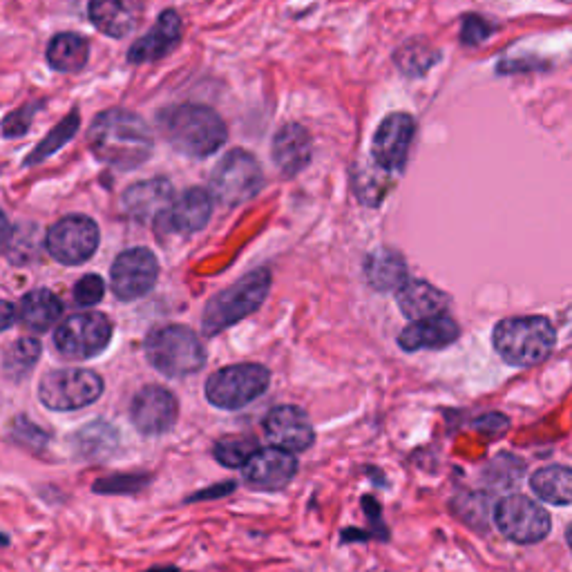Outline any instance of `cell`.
I'll return each instance as SVG.
<instances>
[{
    "label": "cell",
    "mask_w": 572,
    "mask_h": 572,
    "mask_svg": "<svg viewBox=\"0 0 572 572\" xmlns=\"http://www.w3.org/2000/svg\"><path fill=\"white\" fill-rule=\"evenodd\" d=\"M88 143L94 157L119 170H135L146 164L155 148L146 121L121 108L101 112L92 121Z\"/></svg>",
    "instance_id": "cell-1"
},
{
    "label": "cell",
    "mask_w": 572,
    "mask_h": 572,
    "mask_svg": "<svg viewBox=\"0 0 572 572\" xmlns=\"http://www.w3.org/2000/svg\"><path fill=\"white\" fill-rule=\"evenodd\" d=\"M164 139L177 152L193 159L211 157L226 143V123L215 110L199 103H181L159 114Z\"/></svg>",
    "instance_id": "cell-2"
},
{
    "label": "cell",
    "mask_w": 572,
    "mask_h": 572,
    "mask_svg": "<svg viewBox=\"0 0 572 572\" xmlns=\"http://www.w3.org/2000/svg\"><path fill=\"white\" fill-rule=\"evenodd\" d=\"M492 345L508 365L535 367L552 354L557 345V331L543 316L508 318L494 327Z\"/></svg>",
    "instance_id": "cell-3"
},
{
    "label": "cell",
    "mask_w": 572,
    "mask_h": 572,
    "mask_svg": "<svg viewBox=\"0 0 572 572\" xmlns=\"http://www.w3.org/2000/svg\"><path fill=\"white\" fill-rule=\"evenodd\" d=\"M146 358L161 376L186 378L202 371L206 349L197 333L184 324H168L146 338Z\"/></svg>",
    "instance_id": "cell-4"
},
{
    "label": "cell",
    "mask_w": 572,
    "mask_h": 572,
    "mask_svg": "<svg viewBox=\"0 0 572 572\" xmlns=\"http://www.w3.org/2000/svg\"><path fill=\"white\" fill-rule=\"evenodd\" d=\"M269 289L271 273L266 269H255L249 275H244L240 282L217 293L204 309L202 329L206 336H217V333L249 318L251 313L262 307Z\"/></svg>",
    "instance_id": "cell-5"
},
{
    "label": "cell",
    "mask_w": 572,
    "mask_h": 572,
    "mask_svg": "<svg viewBox=\"0 0 572 572\" xmlns=\"http://www.w3.org/2000/svg\"><path fill=\"white\" fill-rule=\"evenodd\" d=\"M271 385V371L255 362H242V365H228L217 369L206 380V400L217 409L235 412L246 405L255 403L266 394Z\"/></svg>",
    "instance_id": "cell-6"
},
{
    "label": "cell",
    "mask_w": 572,
    "mask_h": 572,
    "mask_svg": "<svg viewBox=\"0 0 572 572\" xmlns=\"http://www.w3.org/2000/svg\"><path fill=\"white\" fill-rule=\"evenodd\" d=\"M103 378L92 369H54L38 380V400L52 412H76L103 396Z\"/></svg>",
    "instance_id": "cell-7"
},
{
    "label": "cell",
    "mask_w": 572,
    "mask_h": 572,
    "mask_svg": "<svg viewBox=\"0 0 572 572\" xmlns=\"http://www.w3.org/2000/svg\"><path fill=\"white\" fill-rule=\"evenodd\" d=\"M264 186L260 161L251 152L237 148L215 166L211 177V195L222 206H240L249 202Z\"/></svg>",
    "instance_id": "cell-8"
},
{
    "label": "cell",
    "mask_w": 572,
    "mask_h": 572,
    "mask_svg": "<svg viewBox=\"0 0 572 572\" xmlns=\"http://www.w3.org/2000/svg\"><path fill=\"white\" fill-rule=\"evenodd\" d=\"M112 340V322L103 313H76L54 331V347L68 360L101 356Z\"/></svg>",
    "instance_id": "cell-9"
},
{
    "label": "cell",
    "mask_w": 572,
    "mask_h": 572,
    "mask_svg": "<svg viewBox=\"0 0 572 572\" xmlns=\"http://www.w3.org/2000/svg\"><path fill=\"white\" fill-rule=\"evenodd\" d=\"M494 526L510 541L530 546V543H539L550 535L552 519L543 505L532 501L526 494H510L494 508Z\"/></svg>",
    "instance_id": "cell-10"
},
{
    "label": "cell",
    "mask_w": 572,
    "mask_h": 572,
    "mask_svg": "<svg viewBox=\"0 0 572 572\" xmlns=\"http://www.w3.org/2000/svg\"><path fill=\"white\" fill-rule=\"evenodd\" d=\"M45 246L61 264H83L99 249V226L85 215L63 217L50 228Z\"/></svg>",
    "instance_id": "cell-11"
},
{
    "label": "cell",
    "mask_w": 572,
    "mask_h": 572,
    "mask_svg": "<svg viewBox=\"0 0 572 572\" xmlns=\"http://www.w3.org/2000/svg\"><path fill=\"white\" fill-rule=\"evenodd\" d=\"M130 421L143 436L168 434L179 421V403L170 389L146 385L130 403Z\"/></svg>",
    "instance_id": "cell-12"
},
{
    "label": "cell",
    "mask_w": 572,
    "mask_h": 572,
    "mask_svg": "<svg viewBox=\"0 0 572 572\" xmlns=\"http://www.w3.org/2000/svg\"><path fill=\"white\" fill-rule=\"evenodd\" d=\"M159 264L148 249H130L112 264L110 286L121 302L139 300L157 284Z\"/></svg>",
    "instance_id": "cell-13"
},
{
    "label": "cell",
    "mask_w": 572,
    "mask_h": 572,
    "mask_svg": "<svg viewBox=\"0 0 572 572\" xmlns=\"http://www.w3.org/2000/svg\"><path fill=\"white\" fill-rule=\"evenodd\" d=\"M264 434L273 447L300 454L316 443V429L309 414L298 405H278L264 416Z\"/></svg>",
    "instance_id": "cell-14"
},
{
    "label": "cell",
    "mask_w": 572,
    "mask_h": 572,
    "mask_svg": "<svg viewBox=\"0 0 572 572\" xmlns=\"http://www.w3.org/2000/svg\"><path fill=\"white\" fill-rule=\"evenodd\" d=\"M416 123L405 112H396L385 117L374 135V161L387 173H400L409 157V146L414 141Z\"/></svg>",
    "instance_id": "cell-15"
},
{
    "label": "cell",
    "mask_w": 572,
    "mask_h": 572,
    "mask_svg": "<svg viewBox=\"0 0 572 572\" xmlns=\"http://www.w3.org/2000/svg\"><path fill=\"white\" fill-rule=\"evenodd\" d=\"M298 474L295 454L280 447H262L253 459L244 465V483L257 492H280Z\"/></svg>",
    "instance_id": "cell-16"
},
{
    "label": "cell",
    "mask_w": 572,
    "mask_h": 572,
    "mask_svg": "<svg viewBox=\"0 0 572 572\" xmlns=\"http://www.w3.org/2000/svg\"><path fill=\"white\" fill-rule=\"evenodd\" d=\"M213 213V195L204 188H188L181 193L168 211L157 219L161 233L193 235L208 224Z\"/></svg>",
    "instance_id": "cell-17"
},
{
    "label": "cell",
    "mask_w": 572,
    "mask_h": 572,
    "mask_svg": "<svg viewBox=\"0 0 572 572\" xmlns=\"http://www.w3.org/2000/svg\"><path fill=\"white\" fill-rule=\"evenodd\" d=\"M181 32H184L181 16L175 9H166V12L157 18L155 27L130 47V63H155L164 59V56H168L179 45Z\"/></svg>",
    "instance_id": "cell-18"
},
{
    "label": "cell",
    "mask_w": 572,
    "mask_h": 572,
    "mask_svg": "<svg viewBox=\"0 0 572 572\" xmlns=\"http://www.w3.org/2000/svg\"><path fill=\"white\" fill-rule=\"evenodd\" d=\"M459 336V324L443 313V316L418 320L405 327L398 336V347L407 354H416L423 349H445L454 345Z\"/></svg>",
    "instance_id": "cell-19"
},
{
    "label": "cell",
    "mask_w": 572,
    "mask_h": 572,
    "mask_svg": "<svg viewBox=\"0 0 572 572\" xmlns=\"http://www.w3.org/2000/svg\"><path fill=\"white\" fill-rule=\"evenodd\" d=\"M313 155V143L309 132L298 123H286L273 139V161L282 175L293 177L309 166Z\"/></svg>",
    "instance_id": "cell-20"
},
{
    "label": "cell",
    "mask_w": 572,
    "mask_h": 572,
    "mask_svg": "<svg viewBox=\"0 0 572 572\" xmlns=\"http://www.w3.org/2000/svg\"><path fill=\"white\" fill-rule=\"evenodd\" d=\"M173 204V186L166 179H148L128 188L123 208L132 219H159Z\"/></svg>",
    "instance_id": "cell-21"
},
{
    "label": "cell",
    "mask_w": 572,
    "mask_h": 572,
    "mask_svg": "<svg viewBox=\"0 0 572 572\" xmlns=\"http://www.w3.org/2000/svg\"><path fill=\"white\" fill-rule=\"evenodd\" d=\"M90 18L99 32L123 38L139 25L141 0H90Z\"/></svg>",
    "instance_id": "cell-22"
},
{
    "label": "cell",
    "mask_w": 572,
    "mask_h": 572,
    "mask_svg": "<svg viewBox=\"0 0 572 572\" xmlns=\"http://www.w3.org/2000/svg\"><path fill=\"white\" fill-rule=\"evenodd\" d=\"M447 304H450L447 295L423 280L407 282L403 289L398 291V307L403 311V316L412 322L443 316Z\"/></svg>",
    "instance_id": "cell-23"
},
{
    "label": "cell",
    "mask_w": 572,
    "mask_h": 572,
    "mask_svg": "<svg viewBox=\"0 0 572 572\" xmlns=\"http://www.w3.org/2000/svg\"><path fill=\"white\" fill-rule=\"evenodd\" d=\"M70 443L81 461H108L119 447V432L106 421H94L83 425L70 438Z\"/></svg>",
    "instance_id": "cell-24"
},
{
    "label": "cell",
    "mask_w": 572,
    "mask_h": 572,
    "mask_svg": "<svg viewBox=\"0 0 572 572\" xmlns=\"http://www.w3.org/2000/svg\"><path fill=\"white\" fill-rule=\"evenodd\" d=\"M365 275L371 289L376 291H400L407 284V264L403 255L392 249H380L369 255Z\"/></svg>",
    "instance_id": "cell-25"
},
{
    "label": "cell",
    "mask_w": 572,
    "mask_h": 572,
    "mask_svg": "<svg viewBox=\"0 0 572 572\" xmlns=\"http://www.w3.org/2000/svg\"><path fill=\"white\" fill-rule=\"evenodd\" d=\"M63 313V302L50 289H34L21 302V322L30 331L45 333L59 322Z\"/></svg>",
    "instance_id": "cell-26"
},
{
    "label": "cell",
    "mask_w": 572,
    "mask_h": 572,
    "mask_svg": "<svg viewBox=\"0 0 572 572\" xmlns=\"http://www.w3.org/2000/svg\"><path fill=\"white\" fill-rule=\"evenodd\" d=\"M530 488L541 501L572 505V467L546 465L530 476Z\"/></svg>",
    "instance_id": "cell-27"
},
{
    "label": "cell",
    "mask_w": 572,
    "mask_h": 572,
    "mask_svg": "<svg viewBox=\"0 0 572 572\" xmlns=\"http://www.w3.org/2000/svg\"><path fill=\"white\" fill-rule=\"evenodd\" d=\"M90 56V45L79 34H59L47 47V61L56 72H79Z\"/></svg>",
    "instance_id": "cell-28"
},
{
    "label": "cell",
    "mask_w": 572,
    "mask_h": 572,
    "mask_svg": "<svg viewBox=\"0 0 572 572\" xmlns=\"http://www.w3.org/2000/svg\"><path fill=\"white\" fill-rule=\"evenodd\" d=\"M260 450V441L253 434L224 436L213 445V459L228 470H244V465Z\"/></svg>",
    "instance_id": "cell-29"
},
{
    "label": "cell",
    "mask_w": 572,
    "mask_h": 572,
    "mask_svg": "<svg viewBox=\"0 0 572 572\" xmlns=\"http://www.w3.org/2000/svg\"><path fill=\"white\" fill-rule=\"evenodd\" d=\"M41 358V342L34 338L16 340L5 354V376L9 380H23L30 376V371L36 367Z\"/></svg>",
    "instance_id": "cell-30"
},
{
    "label": "cell",
    "mask_w": 572,
    "mask_h": 572,
    "mask_svg": "<svg viewBox=\"0 0 572 572\" xmlns=\"http://www.w3.org/2000/svg\"><path fill=\"white\" fill-rule=\"evenodd\" d=\"M523 461L517 459V456L512 454H499L497 459H492L485 467L483 472V479L488 481L492 488H512V485H517L519 479L523 476Z\"/></svg>",
    "instance_id": "cell-31"
},
{
    "label": "cell",
    "mask_w": 572,
    "mask_h": 572,
    "mask_svg": "<svg viewBox=\"0 0 572 572\" xmlns=\"http://www.w3.org/2000/svg\"><path fill=\"white\" fill-rule=\"evenodd\" d=\"M76 130H79V112H72L59 123V128L52 130L50 137H47L41 146L32 152L30 159H27V164H38V161H43L45 157L54 155L56 150L63 148L65 143L74 137Z\"/></svg>",
    "instance_id": "cell-32"
},
{
    "label": "cell",
    "mask_w": 572,
    "mask_h": 572,
    "mask_svg": "<svg viewBox=\"0 0 572 572\" xmlns=\"http://www.w3.org/2000/svg\"><path fill=\"white\" fill-rule=\"evenodd\" d=\"M150 483L148 474H112L92 485L97 494H137Z\"/></svg>",
    "instance_id": "cell-33"
},
{
    "label": "cell",
    "mask_w": 572,
    "mask_h": 572,
    "mask_svg": "<svg viewBox=\"0 0 572 572\" xmlns=\"http://www.w3.org/2000/svg\"><path fill=\"white\" fill-rule=\"evenodd\" d=\"M9 434L16 443L25 445L27 450H43V447L50 443V434L43 432L41 427L34 425L32 421H27L25 416H16L12 421V429H9Z\"/></svg>",
    "instance_id": "cell-34"
},
{
    "label": "cell",
    "mask_w": 572,
    "mask_h": 572,
    "mask_svg": "<svg viewBox=\"0 0 572 572\" xmlns=\"http://www.w3.org/2000/svg\"><path fill=\"white\" fill-rule=\"evenodd\" d=\"M103 293H106V282L99 275H83L74 286V302L79 307H94L103 300Z\"/></svg>",
    "instance_id": "cell-35"
},
{
    "label": "cell",
    "mask_w": 572,
    "mask_h": 572,
    "mask_svg": "<svg viewBox=\"0 0 572 572\" xmlns=\"http://www.w3.org/2000/svg\"><path fill=\"white\" fill-rule=\"evenodd\" d=\"M421 59L427 63L434 61L432 52H429L427 47L407 43V47H403V52L398 54V65H400V70L407 74H421L423 70H427V65L421 63Z\"/></svg>",
    "instance_id": "cell-36"
},
{
    "label": "cell",
    "mask_w": 572,
    "mask_h": 572,
    "mask_svg": "<svg viewBox=\"0 0 572 572\" xmlns=\"http://www.w3.org/2000/svg\"><path fill=\"white\" fill-rule=\"evenodd\" d=\"M492 27L488 21H483L479 16H467L463 23V32H461V41L465 45H479L483 43L485 38H490Z\"/></svg>",
    "instance_id": "cell-37"
},
{
    "label": "cell",
    "mask_w": 572,
    "mask_h": 572,
    "mask_svg": "<svg viewBox=\"0 0 572 572\" xmlns=\"http://www.w3.org/2000/svg\"><path fill=\"white\" fill-rule=\"evenodd\" d=\"M508 425H510L508 418L497 412L485 414L483 418H479V421H474V427L488 436H501L505 429H508Z\"/></svg>",
    "instance_id": "cell-38"
},
{
    "label": "cell",
    "mask_w": 572,
    "mask_h": 572,
    "mask_svg": "<svg viewBox=\"0 0 572 572\" xmlns=\"http://www.w3.org/2000/svg\"><path fill=\"white\" fill-rule=\"evenodd\" d=\"M235 488H237V483H235V481H224V483H219V485H211V488H206V490H202V492L190 494V497H188V503H195V501H211V499H222V497H226V494L235 492Z\"/></svg>",
    "instance_id": "cell-39"
},
{
    "label": "cell",
    "mask_w": 572,
    "mask_h": 572,
    "mask_svg": "<svg viewBox=\"0 0 572 572\" xmlns=\"http://www.w3.org/2000/svg\"><path fill=\"white\" fill-rule=\"evenodd\" d=\"M3 311H5V318H3V329H9L14 322V307L9 302L3 304Z\"/></svg>",
    "instance_id": "cell-40"
},
{
    "label": "cell",
    "mask_w": 572,
    "mask_h": 572,
    "mask_svg": "<svg viewBox=\"0 0 572 572\" xmlns=\"http://www.w3.org/2000/svg\"><path fill=\"white\" fill-rule=\"evenodd\" d=\"M148 572H179V570L173 568V566H168V568H152V570H148Z\"/></svg>",
    "instance_id": "cell-41"
},
{
    "label": "cell",
    "mask_w": 572,
    "mask_h": 572,
    "mask_svg": "<svg viewBox=\"0 0 572 572\" xmlns=\"http://www.w3.org/2000/svg\"><path fill=\"white\" fill-rule=\"evenodd\" d=\"M566 537H568V546H570V550H572V523H570V526H568Z\"/></svg>",
    "instance_id": "cell-42"
}]
</instances>
